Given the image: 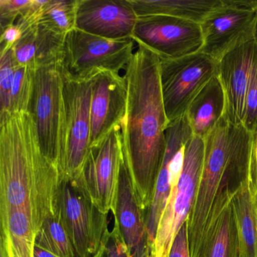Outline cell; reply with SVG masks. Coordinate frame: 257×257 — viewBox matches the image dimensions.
<instances>
[{"instance_id": "obj_3", "label": "cell", "mask_w": 257, "mask_h": 257, "mask_svg": "<svg viewBox=\"0 0 257 257\" xmlns=\"http://www.w3.org/2000/svg\"><path fill=\"white\" fill-rule=\"evenodd\" d=\"M204 165L196 198L188 217L191 257L225 203L250 174L252 133L222 117L204 138Z\"/></svg>"}, {"instance_id": "obj_25", "label": "cell", "mask_w": 257, "mask_h": 257, "mask_svg": "<svg viewBox=\"0 0 257 257\" xmlns=\"http://www.w3.org/2000/svg\"><path fill=\"white\" fill-rule=\"evenodd\" d=\"M36 70L18 65L10 96V113L28 112L34 90Z\"/></svg>"}, {"instance_id": "obj_10", "label": "cell", "mask_w": 257, "mask_h": 257, "mask_svg": "<svg viewBox=\"0 0 257 257\" xmlns=\"http://www.w3.org/2000/svg\"><path fill=\"white\" fill-rule=\"evenodd\" d=\"M200 52L219 61L225 54L257 34V0H223V6L201 24Z\"/></svg>"}, {"instance_id": "obj_4", "label": "cell", "mask_w": 257, "mask_h": 257, "mask_svg": "<svg viewBox=\"0 0 257 257\" xmlns=\"http://www.w3.org/2000/svg\"><path fill=\"white\" fill-rule=\"evenodd\" d=\"M204 140L192 136L174 157L172 186L156 231L150 257H168L174 238L187 221L204 165Z\"/></svg>"}, {"instance_id": "obj_13", "label": "cell", "mask_w": 257, "mask_h": 257, "mask_svg": "<svg viewBox=\"0 0 257 257\" xmlns=\"http://www.w3.org/2000/svg\"><path fill=\"white\" fill-rule=\"evenodd\" d=\"M257 59V40L246 42L225 54L217 65V76L225 99V119L232 125L243 124L246 95Z\"/></svg>"}, {"instance_id": "obj_11", "label": "cell", "mask_w": 257, "mask_h": 257, "mask_svg": "<svg viewBox=\"0 0 257 257\" xmlns=\"http://www.w3.org/2000/svg\"><path fill=\"white\" fill-rule=\"evenodd\" d=\"M60 217L76 257H93L101 246L108 227L103 214L87 198L73 180L63 179Z\"/></svg>"}, {"instance_id": "obj_20", "label": "cell", "mask_w": 257, "mask_h": 257, "mask_svg": "<svg viewBox=\"0 0 257 257\" xmlns=\"http://www.w3.org/2000/svg\"><path fill=\"white\" fill-rule=\"evenodd\" d=\"M225 99L217 75L193 99L186 117L194 136L204 139L225 115Z\"/></svg>"}, {"instance_id": "obj_24", "label": "cell", "mask_w": 257, "mask_h": 257, "mask_svg": "<svg viewBox=\"0 0 257 257\" xmlns=\"http://www.w3.org/2000/svg\"><path fill=\"white\" fill-rule=\"evenodd\" d=\"M36 244L51 251L58 257H76L60 213L58 216L45 221L37 235Z\"/></svg>"}, {"instance_id": "obj_9", "label": "cell", "mask_w": 257, "mask_h": 257, "mask_svg": "<svg viewBox=\"0 0 257 257\" xmlns=\"http://www.w3.org/2000/svg\"><path fill=\"white\" fill-rule=\"evenodd\" d=\"M93 79L78 81L64 74V167L63 179L77 178L91 152Z\"/></svg>"}, {"instance_id": "obj_1", "label": "cell", "mask_w": 257, "mask_h": 257, "mask_svg": "<svg viewBox=\"0 0 257 257\" xmlns=\"http://www.w3.org/2000/svg\"><path fill=\"white\" fill-rule=\"evenodd\" d=\"M159 64L158 55L138 45L123 75L127 92L121 125L123 154L144 216L153 201L169 124L162 99Z\"/></svg>"}, {"instance_id": "obj_34", "label": "cell", "mask_w": 257, "mask_h": 257, "mask_svg": "<svg viewBox=\"0 0 257 257\" xmlns=\"http://www.w3.org/2000/svg\"><path fill=\"white\" fill-rule=\"evenodd\" d=\"M0 257H9L5 245L2 242H0Z\"/></svg>"}, {"instance_id": "obj_14", "label": "cell", "mask_w": 257, "mask_h": 257, "mask_svg": "<svg viewBox=\"0 0 257 257\" xmlns=\"http://www.w3.org/2000/svg\"><path fill=\"white\" fill-rule=\"evenodd\" d=\"M124 76L113 72L99 73L93 79L91 100V149L121 125L127 107Z\"/></svg>"}, {"instance_id": "obj_15", "label": "cell", "mask_w": 257, "mask_h": 257, "mask_svg": "<svg viewBox=\"0 0 257 257\" xmlns=\"http://www.w3.org/2000/svg\"><path fill=\"white\" fill-rule=\"evenodd\" d=\"M138 19L128 0H78L76 29L97 37L132 38Z\"/></svg>"}, {"instance_id": "obj_22", "label": "cell", "mask_w": 257, "mask_h": 257, "mask_svg": "<svg viewBox=\"0 0 257 257\" xmlns=\"http://www.w3.org/2000/svg\"><path fill=\"white\" fill-rule=\"evenodd\" d=\"M245 257H257V192L250 174L232 198Z\"/></svg>"}, {"instance_id": "obj_27", "label": "cell", "mask_w": 257, "mask_h": 257, "mask_svg": "<svg viewBox=\"0 0 257 257\" xmlns=\"http://www.w3.org/2000/svg\"><path fill=\"white\" fill-rule=\"evenodd\" d=\"M114 220V219H113ZM101 257H130L119 226L114 220L111 231H106L101 246Z\"/></svg>"}, {"instance_id": "obj_35", "label": "cell", "mask_w": 257, "mask_h": 257, "mask_svg": "<svg viewBox=\"0 0 257 257\" xmlns=\"http://www.w3.org/2000/svg\"><path fill=\"white\" fill-rule=\"evenodd\" d=\"M93 257H101V249H100H100H98V251H97V253Z\"/></svg>"}, {"instance_id": "obj_36", "label": "cell", "mask_w": 257, "mask_h": 257, "mask_svg": "<svg viewBox=\"0 0 257 257\" xmlns=\"http://www.w3.org/2000/svg\"><path fill=\"white\" fill-rule=\"evenodd\" d=\"M256 40H257V34H256Z\"/></svg>"}, {"instance_id": "obj_19", "label": "cell", "mask_w": 257, "mask_h": 257, "mask_svg": "<svg viewBox=\"0 0 257 257\" xmlns=\"http://www.w3.org/2000/svg\"><path fill=\"white\" fill-rule=\"evenodd\" d=\"M232 198L225 203L210 224L196 257H245Z\"/></svg>"}, {"instance_id": "obj_28", "label": "cell", "mask_w": 257, "mask_h": 257, "mask_svg": "<svg viewBox=\"0 0 257 257\" xmlns=\"http://www.w3.org/2000/svg\"><path fill=\"white\" fill-rule=\"evenodd\" d=\"M243 124L250 133H254L257 130V59L248 88Z\"/></svg>"}, {"instance_id": "obj_12", "label": "cell", "mask_w": 257, "mask_h": 257, "mask_svg": "<svg viewBox=\"0 0 257 257\" xmlns=\"http://www.w3.org/2000/svg\"><path fill=\"white\" fill-rule=\"evenodd\" d=\"M132 39L163 59L192 55L203 46L201 24L171 16L138 18Z\"/></svg>"}, {"instance_id": "obj_8", "label": "cell", "mask_w": 257, "mask_h": 257, "mask_svg": "<svg viewBox=\"0 0 257 257\" xmlns=\"http://www.w3.org/2000/svg\"><path fill=\"white\" fill-rule=\"evenodd\" d=\"M159 60L162 99L171 123L186 115L193 99L217 74L218 61L201 52L177 59Z\"/></svg>"}, {"instance_id": "obj_33", "label": "cell", "mask_w": 257, "mask_h": 257, "mask_svg": "<svg viewBox=\"0 0 257 257\" xmlns=\"http://www.w3.org/2000/svg\"><path fill=\"white\" fill-rule=\"evenodd\" d=\"M34 257H58L53 252L45 248L42 247L38 244H35V249H34Z\"/></svg>"}, {"instance_id": "obj_17", "label": "cell", "mask_w": 257, "mask_h": 257, "mask_svg": "<svg viewBox=\"0 0 257 257\" xmlns=\"http://www.w3.org/2000/svg\"><path fill=\"white\" fill-rule=\"evenodd\" d=\"M113 219L119 226L130 257H150L145 216L137 199L124 158L120 171L118 199Z\"/></svg>"}, {"instance_id": "obj_29", "label": "cell", "mask_w": 257, "mask_h": 257, "mask_svg": "<svg viewBox=\"0 0 257 257\" xmlns=\"http://www.w3.org/2000/svg\"><path fill=\"white\" fill-rule=\"evenodd\" d=\"M30 4L31 0H0L1 31L14 25Z\"/></svg>"}, {"instance_id": "obj_2", "label": "cell", "mask_w": 257, "mask_h": 257, "mask_svg": "<svg viewBox=\"0 0 257 257\" xmlns=\"http://www.w3.org/2000/svg\"><path fill=\"white\" fill-rule=\"evenodd\" d=\"M63 177L42 151L29 112L0 115V216L26 212L41 229L59 215Z\"/></svg>"}, {"instance_id": "obj_31", "label": "cell", "mask_w": 257, "mask_h": 257, "mask_svg": "<svg viewBox=\"0 0 257 257\" xmlns=\"http://www.w3.org/2000/svg\"><path fill=\"white\" fill-rule=\"evenodd\" d=\"M22 36L23 33L22 30L16 24L2 30L0 38V52H7L13 49L20 41Z\"/></svg>"}, {"instance_id": "obj_23", "label": "cell", "mask_w": 257, "mask_h": 257, "mask_svg": "<svg viewBox=\"0 0 257 257\" xmlns=\"http://www.w3.org/2000/svg\"><path fill=\"white\" fill-rule=\"evenodd\" d=\"M78 0H48L40 24L60 35L76 28Z\"/></svg>"}, {"instance_id": "obj_21", "label": "cell", "mask_w": 257, "mask_h": 257, "mask_svg": "<svg viewBox=\"0 0 257 257\" xmlns=\"http://www.w3.org/2000/svg\"><path fill=\"white\" fill-rule=\"evenodd\" d=\"M138 18L164 16L201 24L223 0H128Z\"/></svg>"}, {"instance_id": "obj_5", "label": "cell", "mask_w": 257, "mask_h": 257, "mask_svg": "<svg viewBox=\"0 0 257 257\" xmlns=\"http://www.w3.org/2000/svg\"><path fill=\"white\" fill-rule=\"evenodd\" d=\"M62 64L37 69L29 112L45 156L64 172V102Z\"/></svg>"}, {"instance_id": "obj_16", "label": "cell", "mask_w": 257, "mask_h": 257, "mask_svg": "<svg viewBox=\"0 0 257 257\" xmlns=\"http://www.w3.org/2000/svg\"><path fill=\"white\" fill-rule=\"evenodd\" d=\"M192 136L193 134L186 115L169 123L167 127L166 150L155 186L153 201L145 215L150 255L158 226L171 193L174 157Z\"/></svg>"}, {"instance_id": "obj_30", "label": "cell", "mask_w": 257, "mask_h": 257, "mask_svg": "<svg viewBox=\"0 0 257 257\" xmlns=\"http://www.w3.org/2000/svg\"><path fill=\"white\" fill-rule=\"evenodd\" d=\"M168 257H191L188 221H186L179 230L173 242Z\"/></svg>"}, {"instance_id": "obj_7", "label": "cell", "mask_w": 257, "mask_h": 257, "mask_svg": "<svg viewBox=\"0 0 257 257\" xmlns=\"http://www.w3.org/2000/svg\"><path fill=\"white\" fill-rule=\"evenodd\" d=\"M124 159L121 126L91 149L80 175L73 181L103 214L115 216L120 171Z\"/></svg>"}, {"instance_id": "obj_6", "label": "cell", "mask_w": 257, "mask_h": 257, "mask_svg": "<svg viewBox=\"0 0 257 257\" xmlns=\"http://www.w3.org/2000/svg\"><path fill=\"white\" fill-rule=\"evenodd\" d=\"M135 40H108L75 28L65 37L63 73L78 81L91 80L99 73L125 70L133 57Z\"/></svg>"}, {"instance_id": "obj_32", "label": "cell", "mask_w": 257, "mask_h": 257, "mask_svg": "<svg viewBox=\"0 0 257 257\" xmlns=\"http://www.w3.org/2000/svg\"><path fill=\"white\" fill-rule=\"evenodd\" d=\"M250 175L257 192V130L252 134L250 150Z\"/></svg>"}, {"instance_id": "obj_18", "label": "cell", "mask_w": 257, "mask_h": 257, "mask_svg": "<svg viewBox=\"0 0 257 257\" xmlns=\"http://www.w3.org/2000/svg\"><path fill=\"white\" fill-rule=\"evenodd\" d=\"M65 37L40 23L30 28L13 49L16 63L34 70L62 64Z\"/></svg>"}, {"instance_id": "obj_26", "label": "cell", "mask_w": 257, "mask_h": 257, "mask_svg": "<svg viewBox=\"0 0 257 257\" xmlns=\"http://www.w3.org/2000/svg\"><path fill=\"white\" fill-rule=\"evenodd\" d=\"M17 67L13 49L0 52V115L10 113V96Z\"/></svg>"}]
</instances>
